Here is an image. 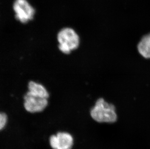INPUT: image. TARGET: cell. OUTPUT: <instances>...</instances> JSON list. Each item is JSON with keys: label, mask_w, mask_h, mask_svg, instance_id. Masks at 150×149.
<instances>
[{"label": "cell", "mask_w": 150, "mask_h": 149, "mask_svg": "<svg viewBox=\"0 0 150 149\" xmlns=\"http://www.w3.org/2000/svg\"><path fill=\"white\" fill-rule=\"evenodd\" d=\"M91 115L93 119L101 123H113L117 118L115 106L106 102L103 98L97 101L91 110Z\"/></svg>", "instance_id": "6da1fadb"}, {"label": "cell", "mask_w": 150, "mask_h": 149, "mask_svg": "<svg viewBox=\"0 0 150 149\" xmlns=\"http://www.w3.org/2000/svg\"><path fill=\"white\" fill-rule=\"evenodd\" d=\"M57 39L59 49L65 54L76 49L79 45V37L75 31L71 28H65L58 32Z\"/></svg>", "instance_id": "7a4b0ae2"}, {"label": "cell", "mask_w": 150, "mask_h": 149, "mask_svg": "<svg viewBox=\"0 0 150 149\" xmlns=\"http://www.w3.org/2000/svg\"><path fill=\"white\" fill-rule=\"evenodd\" d=\"M13 10L16 19L23 23L33 20L35 14V9L27 0H15L13 4Z\"/></svg>", "instance_id": "3957f363"}, {"label": "cell", "mask_w": 150, "mask_h": 149, "mask_svg": "<svg viewBox=\"0 0 150 149\" xmlns=\"http://www.w3.org/2000/svg\"><path fill=\"white\" fill-rule=\"evenodd\" d=\"M24 108L29 112H41L48 105L47 98L35 96L28 92L24 96Z\"/></svg>", "instance_id": "277c9868"}, {"label": "cell", "mask_w": 150, "mask_h": 149, "mask_svg": "<svg viewBox=\"0 0 150 149\" xmlns=\"http://www.w3.org/2000/svg\"><path fill=\"white\" fill-rule=\"evenodd\" d=\"M50 143L53 149H71L74 144V139L68 133L58 132L50 137Z\"/></svg>", "instance_id": "5b68a950"}, {"label": "cell", "mask_w": 150, "mask_h": 149, "mask_svg": "<svg viewBox=\"0 0 150 149\" xmlns=\"http://www.w3.org/2000/svg\"><path fill=\"white\" fill-rule=\"evenodd\" d=\"M29 91L28 93L38 97L48 98L49 94L45 88L42 85L35 82H30L28 84Z\"/></svg>", "instance_id": "8992f818"}, {"label": "cell", "mask_w": 150, "mask_h": 149, "mask_svg": "<svg viewBox=\"0 0 150 149\" xmlns=\"http://www.w3.org/2000/svg\"><path fill=\"white\" fill-rule=\"evenodd\" d=\"M137 49L143 57L150 58V34L142 37L137 45Z\"/></svg>", "instance_id": "52a82bcc"}, {"label": "cell", "mask_w": 150, "mask_h": 149, "mask_svg": "<svg viewBox=\"0 0 150 149\" xmlns=\"http://www.w3.org/2000/svg\"><path fill=\"white\" fill-rule=\"evenodd\" d=\"M7 117L4 113L0 112V130L3 129L7 123Z\"/></svg>", "instance_id": "ba28073f"}]
</instances>
